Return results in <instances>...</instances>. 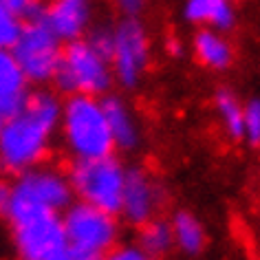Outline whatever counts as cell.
<instances>
[{
    "instance_id": "obj_5",
    "label": "cell",
    "mask_w": 260,
    "mask_h": 260,
    "mask_svg": "<svg viewBox=\"0 0 260 260\" xmlns=\"http://www.w3.org/2000/svg\"><path fill=\"white\" fill-rule=\"evenodd\" d=\"M67 179L77 201L95 205L104 212L119 214L126 166L115 154L73 161L67 172Z\"/></svg>"
},
{
    "instance_id": "obj_6",
    "label": "cell",
    "mask_w": 260,
    "mask_h": 260,
    "mask_svg": "<svg viewBox=\"0 0 260 260\" xmlns=\"http://www.w3.org/2000/svg\"><path fill=\"white\" fill-rule=\"evenodd\" d=\"M69 203H73V192L67 174L40 164L14 177L9 183V199L3 214L9 207H38V210L60 214L67 210Z\"/></svg>"
},
{
    "instance_id": "obj_24",
    "label": "cell",
    "mask_w": 260,
    "mask_h": 260,
    "mask_svg": "<svg viewBox=\"0 0 260 260\" xmlns=\"http://www.w3.org/2000/svg\"><path fill=\"white\" fill-rule=\"evenodd\" d=\"M113 3L123 18H139L144 14L148 0H113Z\"/></svg>"
},
{
    "instance_id": "obj_25",
    "label": "cell",
    "mask_w": 260,
    "mask_h": 260,
    "mask_svg": "<svg viewBox=\"0 0 260 260\" xmlns=\"http://www.w3.org/2000/svg\"><path fill=\"white\" fill-rule=\"evenodd\" d=\"M55 260H100V256H93V253H88V251H82V249H77V247L67 245V249Z\"/></svg>"
},
{
    "instance_id": "obj_28",
    "label": "cell",
    "mask_w": 260,
    "mask_h": 260,
    "mask_svg": "<svg viewBox=\"0 0 260 260\" xmlns=\"http://www.w3.org/2000/svg\"><path fill=\"white\" fill-rule=\"evenodd\" d=\"M0 174H3V170H0Z\"/></svg>"
},
{
    "instance_id": "obj_22",
    "label": "cell",
    "mask_w": 260,
    "mask_h": 260,
    "mask_svg": "<svg viewBox=\"0 0 260 260\" xmlns=\"http://www.w3.org/2000/svg\"><path fill=\"white\" fill-rule=\"evenodd\" d=\"M100 260H154V258L148 256L139 245H113L106 253H102Z\"/></svg>"
},
{
    "instance_id": "obj_4",
    "label": "cell",
    "mask_w": 260,
    "mask_h": 260,
    "mask_svg": "<svg viewBox=\"0 0 260 260\" xmlns=\"http://www.w3.org/2000/svg\"><path fill=\"white\" fill-rule=\"evenodd\" d=\"M11 225V238L20 260H55L67 249L62 218L38 207H9L3 214Z\"/></svg>"
},
{
    "instance_id": "obj_20",
    "label": "cell",
    "mask_w": 260,
    "mask_h": 260,
    "mask_svg": "<svg viewBox=\"0 0 260 260\" xmlns=\"http://www.w3.org/2000/svg\"><path fill=\"white\" fill-rule=\"evenodd\" d=\"M243 139L251 146H258L260 141V102L256 97L243 104Z\"/></svg>"
},
{
    "instance_id": "obj_3",
    "label": "cell",
    "mask_w": 260,
    "mask_h": 260,
    "mask_svg": "<svg viewBox=\"0 0 260 260\" xmlns=\"http://www.w3.org/2000/svg\"><path fill=\"white\" fill-rule=\"evenodd\" d=\"M113 71L108 57L95 51L86 38L67 42L62 49V60L51 84L55 93L62 95H93L104 97L113 88Z\"/></svg>"
},
{
    "instance_id": "obj_10",
    "label": "cell",
    "mask_w": 260,
    "mask_h": 260,
    "mask_svg": "<svg viewBox=\"0 0 260 260\" xmlns=\"http://www.w3.org/2000/svg\"><path fill=\"white\" fill-rule=\"evenodd\" d=\"M161 203V190L154 179L141 168H126L119 216L128 225L141 227L146 220L154 218Z\"/></svg>"
},
{
    "instance_id": "obj_15",
    "label": "cell",
    "mask_w": 260,
    "mask_h": 260,
    "mask_svg": "<svg viewBox=\"0 0 260 260\" xmlns=\"http://www.w3.org/2000/svg\"><path fill=\"white\" fill-rule=\"evenodd\" d=\"M192 51L197 60L212 71H225L234 62V49L230 40L214 29H199L192 38Z\"/></svg>"
},
{
    "instance_id": "obj_11",
    "label": "cell",
    "mask_w": 260,
    "mask_h": 260,
    "mask_svg": "<svg viewBox=\"0 0 260 260\" xmlns=\"http://www.w3.org/2000/svg\"><path fill=\"white\" fill-rule=\"evenodd\" d=\"M93 5L90 0H49L44 5L42 22L53 31L62 44L80 40L88 34Z\"/></svg>"
},
{
    "instance_id": "obj_2",
    "label": "cell",
    "mask_w": 260,
    "mask_h": 260,
    "mask_svg": "<svg viewBox=\"0 0 260 260\" xmlns=\"http://www.w3.org/2000/svg\"><path fill=\"white\" fill-rule=\"evenodd\" d=\"M57 130L62 133L64 148L73 161L110 157L117 150L104 115L102 97L69 95L62 102Z\"/></svg>"
},
{
    "instance_id": "obj_18",
    "label": "cell",
    "mask_w": 260,
    "mask_h": 260,
    "mask_svg": "<svg viewBox=\"0 0 260 260\" xmlns=\"http://www.w3.org/2000/svg\"><path fill=\"white\" fill-rule=\"evenodd\" d=\"M218 119L223 123V130L232 139H243V102L230 88H218L214 95Z\"/></svg>"
},
{
    "instance_id": "obj_21",
    "label": "cell",
    "mask_w": 260,
    "mask_h": 260,
    "mask_svg": "<svg viewBox=\"0 0 260 260\" xmlns=\"http://www.w3.org/2000/svg\"><path fill=\"white\" fill-rule=\"evenodd\" d=\"M22 27H24V22L20 18L9 14V11L0 5V51H11V47H14L18 40V36H20Z\"/></svg>"
},
{
    "instance_id": "obj_23",
    "label": "cell",
    "mask_w": 260,
    "mask_h": 260,
    "mask_svg": "<svg viewBox=\"0 0 260 260\" xmlns=\"http://www.w3.org/2000/svg\"><path fill=\"white\" fill-rule=\"evenodd\" d=\"M84 38H86V42L95 51H100L104 57L110 55V47H113V27H106V24H102V27L88 29V34L84 36Z\"/></svg>"
},
{
    "instance_id": "obj_14",
    "label": "cell",
    "mask_w": 260,
    "mask_h": 260,
    "mask_svg": "<svg viewBox=\"0 0 260 260\" xmlns=\"http://www.w3.org/2000/svg\"><path fill=\"white\" fill-rule=\"evenodd\" d=\"M183 18L194 27L225 34L236 24V9L232 0H185Z\"/></svg>"
},
{
    "instance_id": "obj_17",
    "label": "cell",
    "mask_w": 260,
    "mask_h": 260,
    "mask_svg": "<svg viewBox=\"0 0 260 260\" xmlns=\"http://www.w3.org/2000/svg\"><path fill=\"white\" fill-rule=\"evenodd\" d=\"M137 245L148 253V256H152V258L166 256V253L174 247L170 220H161V218L146 220V223L139 227Z\"/></svg>"
},
{
    "instance_id": "obj_1",
    "label": "cell",
    "mask_w": 260,
    "mask_h": 260,
    "mask_svg": "<svg viewBox=\"0 0 260 260\" xmlns=\"http://www.w3.org/2000/svg\"><path fill=\"white\" fill-rule=\"evenodd\" d=\"M60 110L62 102L53 90L29 93L24 106L7 117L0 130V170L16 177L40 166L60 123Z\"/></svg>"
},
{
    "instance_id": "obj_8",
    "label": "cell",
    "mask_w": 260,
    "mask_h": 260,
    "mask_svg": "<svg viewBox=\"0 0 260 260\" xmlns=\"http://www.w3.org/2000/svg\"><path fill=\"white\" fill-rule=\"evenodd\" d=\"M62 49L64 44L57 40L47 24L42 20H31L24 22L16 44L11 47V53L29 84L47 86L60 67Z\"/></svg>"
},
{
    "instance_id": "obj_13",
    "label": "cell",
    "mask_w": 260,
    "mask_h": 260,
    "mask_svg": "<svg viewBox=\"0 0 260 260\" xmlns=\"http://www.w3.org/2000/svg\"><path fill=\"white\" fill-rule=\"evenodd\" d=\"M104 115H106L110 135H113L115 148L119 150H133L139 146V123L133 108L121 100L119 95H104L102 97Z\"/></svg>"
},
{
    "instance_id": "obj_26",
    "label": "cell",
    "mask_w": 260,
    "mask_h": 260,
    "mask_svg": "<svg viewBox=\"0 0 260 260\" xmlns=\"http://www.w3.org/2000/svg\"><path fill=\"white\" fill-rule=\"evenodd\" d=\"M168 49H170V53L172 55H181V44H177V42H174V40H170V42H168Z\"/></svg>"
},
{
    "instance_id": "obj_7",
    "label": "cell",
    "mask_w": 260,
    "mask_h": 260,
    "mask_svg": "<svg viewBox=\"0 0 260 260\" xmlns=\"http://www.w3.org/2000/svg\"><path fill=\"white\" fill-rule=\"evenodd\" d=\"M60 218L64 236L71 247H77L93 256H102L113 245H117V238H119L117 214L75 201V203H69L67 210L60 212Z\"/></svg>"
},
{
    "instance_id": "obj_12",
    "label": "cell",
    "mask_w": 260,
    "mask_h": 260,
    "mask_svg": "<svg viewBox=\"0 0 260 260\" xmlns=\"http://www.w3.org/2000/svg\"><path fill=\"white\" fill-rule=\"evenodd\" d=\"M29 86L11 51H0V115L11 117L24 106Z\"/></svg>"
},
{
    "instance_id": "obj_27",
    "label": "cell",
    "mask_w": 260,
    "mask_h": 260,
    "mask_svg": "<svg viewBox=\"0 0 260 260\" xmlns=\"http://www.w3.org/2000/svg\"><path fill=\"white\" fill-rule=\"evenodd\" d=\"M5 119H7V117H3V115H0V130H3V126H5Z\"/></svg>"
},
{
    "instance_id": "obj_16",
    "label": "cell",
    "mask_w": 260,
    "mask_h": 260,
    "mask_svg": "<svg viewBox=\"0 0 260 260\" xmlns=\"http://www.w3.org/2000/svg\"><path fill=\"white\" fill-rule=\"evenodd\" d=\"M172 243L187 256H197L205 247V227L192 212L179 210L170 220Z\"/></svg>"
},
{
    "instance_id": "obj_9",
    "label": "cell",
    "mask_w": 260,
    "mask_h": 260,
    "mask_svg": "<svg viewBox=\"0 0 260 260\" xmlns=\"http://www.w3.org/2000/svg\"><path fill=\"white\" fill-rule=\"evenodd\" d=\"M110 71L123 88H135L144 80L150 64V38L139 18H121L113 27Z\"/></svg>"
},
{
    "instance_id": "obj_19",
    "label": "cell",
    "mask_w": 260,
    "mask_h": 260,
    "mask_svg": "<svg viewBox=\"0 0 260 260\" xmlns=\"http://www.w3.org/2000/svg\"><path fill=\"white\" fill-rule=\"evenodd\" d=\"M0 5L9 14L20 18L22 22H31V20H42L47 0H0Z\"/></svg>"
}]
</instances>
